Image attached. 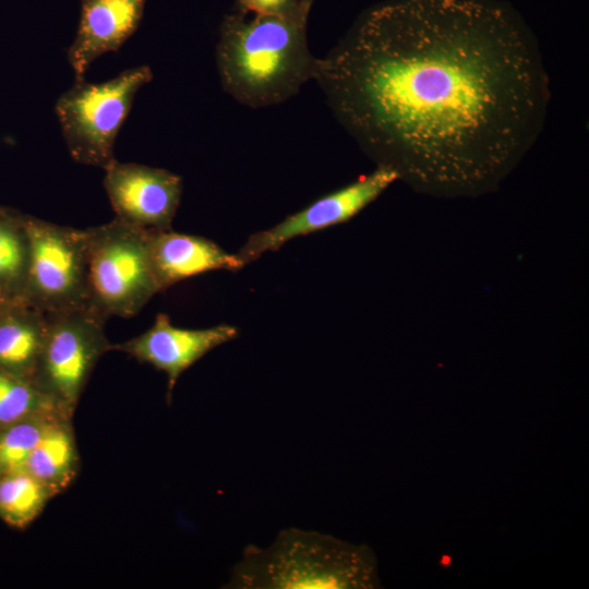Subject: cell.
<instances>
[{
	"instance_id": "cell-18",
	"label": "cell",
	"mask_w": 589,
	"mask_h": 589,
	"mask_svg": "<svg viewBox=\"0 0 589 589\" xmlns=\"http://www.w3.org/2000/svg\"><path fill=\"white\" fill-rule=\"evenodd\" d=\"M50 412L61 413L31 382L0 369V429L31 416Z\"/></svg>"
},
{
	"instance_id": "cell-19",
	"label": "cell",
	"mask_w": 589,
	"mask_h": 589,
	"mask_svg": "<svg viewBox=\"0 0 589 589\" xmlns=\"http://www.w3.org/2000/svg\"><path fill=\"white\" fill-rule=\"evenodd\" d=\"M238 12L254 15L275 16L298 22H306V13L300 0H236Z\"/></svg>"
},
{
	"instance_id": "cell-17",
	"label": "cell",
	"mask_w": 589,
	"mask_h": 589,
	"mask_svg": "<svg viewBox=\"0 0 589 589\" xmlns=\"http://www.w3.org/2000/svg\"><path fill=\"white\" fill-rule=\"evenodd\" d=\"M60 417L64 416L58 412L35 414L0 429V474L24 469L46 429Z\"/></svg>"
},
{
	"instance_id": "cell-13",
	"label": "cell",
	"mask_w": 589,
	"mask_h": 589,
	"mask_svg": "<svg viewBox=\"0 0 589 589\" xmlns=\"http://www.w3.org/2000/svg\"><path fill=\"white\" fill-rule=\"evenodd\" d=\"M47 314L26 302L0 306V369L32 383L47 332Z\"/></svg>"
},
{
	"instance_id": "cell-14",
	"label": "cell",
	"mask_w": 589,
	"mask_h": 589,
	"mask_svg": "<svg viewBox=\"0 0 589 589\" xmlns=\"http://www.w3.org/2000/svg\"><path fill=\"white\" fill-rule=\"evenodd\" d=\"M24 469L53 496L67 490L80 471V455L72 419L60 417L44 432Z\"/></svg>"
},
{
	"instance_id": "cell-6",
	"label": "cell",
	"mask_w": 589,
	"mask_h": 589,
	"mask_svg": "<svg viewBox=\"0 0 589 589\" xmlns=\"http://www.w3.org/2000/svg\"><path fill=\"white\" fill-rule=\"evenodd\" d=\"M47 320L32 384L72 419L95 365L112 350L105 334L107 318L84 306L48 313Z\"/></svg>"
},
{
	"instance_id": "cell-8",
	"label": "cell",
	"mask_w": 589,
	"mask_h": 589,
	"mask_svg": "<svg viewBox=\"0 0 589 589\" xmlns=\"http://www.w3.org/2000/svg\"><path fill=\"white\" fill-rule=\"evenodd\" d=\"M396 181L394 171L376 167L371 173L318 197L275 226L250 235L237 254L248 265L267 252L278 251L291 239L346 223Z\"/></svg>"
},
{
	"instance_id": "cell-5",
	"label": "cell",
	"mask_w": 589,
	"mask_h": 589,
	"mask_svg": "<svg viewBox=\"0 0 589 589\" xmlns=\"http://www.w3.org/2000/svg\"><path fill=\"white\" fill-rule=\"evenodd\" d=\"M146 230L115 218L87 228L88 305L104 317H131L160 292Z\"/></svg>"
},
{
	"instance_id": "cell-10",
	"label": "cell",
	"mask_w": 589,
	"mask_h": 589,
	"mask_svg": "<svg viewBox=\"0 0 589 589\" xmlns=\"http://www.w3.org/2000/svg\"><path fill=\"white\" fill-rule=\"evenodd\" d=\"M238 335V328L229 324L207 328L177 327L166 314L159 313L148 329L119 345H112V349L165 372L167 402L170 404L173 388L182 373L206 353L236 339Z\"/></svg>"
},
{
	"instance_id": "cell-2",
	"label": "cell",
	"mask_w": 589,
	"mask_h": 589,
	"mask_svg": "<svg viewBox=\"0 0 589 589\" xmlns=\"http://www.w3.org/2000/svg\"><path fill=\"white\" fill-rule=\"evenodd\" d=\"M318 58L306 39V22L275 16H225L216 45L224 91L251 108L279 105L314 79Z\"/></svg>"
},
{
	"instance_id": "cell-12",
	"label": "cell",
	"mask_w": 589,
	"mask_h": 589,
	"mask_svg": "<svg viewBox=\"0 0 589 589\" xmlns=\"http://www.w3.org/2000/svg\"><path fill=\"white\" fill-rule=\"evenodd\" d=\"M151 262L159 290L212 271L237 272L245 265L238 254L201 237L168 230H146Z\"/></svg>"
},
{
	"instance_id": "cell-9",
	"label": "cell",
	"mask_w": 589,
	"mask_h": 589,
	"mask_svg": "<svg viewBox=\"0 0 589 589\" xmlns=\"http://www.w3.org/2000/svg\"><path fill=\"white\" fill-rule=\"evenodd\" d=\"M105 171L104 188L117 219L142 229H171L183 189L180 176L117 160Z\"/></svg>"
},
{
	"instance_id": "cell-21",
	"label": "cell",
	"mask_w": 589,
	"mask_h": 589,
	"mask_svg": "<svg viewBox=\"0 0 589 589\" xmlns=\"http://www.w3.org/2000/svg\"><path fill=\"white\" fill-rule=\"evenodd\" d=\"M4 302H9V301H5V300L0 296V306H1Z\"/></svg>"
},
{
	"instance_id": "cell-1",
	"label": "cell",
	"mask_w": 589,
	"mask_h": 589,
	"mask_svg": "<svg viewBox=\"0 0 589 589\" xmlns=\"http://www.w3.org/2000/svg\"><path fill=\"white\" fill-rule=\"evenodd\" d=\"M313 81L376 167L445 199L498 190L550 101L532 35L488 0L381 4L318 58Z\"/></svg>"
},
{
	"instance_id": "cell-20",
	"label": "cell",
	"mask_w": 589,
	"mask_h": 589,
	"mask_svg": "<svg viewBox=\"0 0 589 589\" xmlns=\"http://www.w3.org/2000/svg\"><path fill=\"white\" fill-rule=\"evenodd\" d=\"M314 0H300L303 10L309 13Z\"/></svg>"
},
{
	"instance_id": "cell-11",
	"label": "cell",
	"mask_w": 589,
	"mask_h": 589,
	"mask_svg": "<svg viewBox=\"0 0 589 589\" xmlns=\"http://www.w3.org/2000/svg\"><path fill=\"white\" fill-rule=\"evenodd\" d=\"M146 0H81L76 35L67 50L75 81L100 56L118 51L136 32Z\"/></svg>"
},
{
	"instance_id": "cell-7",
	"label": "cell",
	"mask_w": 589,
	"mask_h": 589,
	"mask_svg": "<svg viewBox=\"0 0 589 589\" xmlns=\"http://www.w3.org/2000/svg\"><path fill=\"white\" fill-rule=\"evenodd\" d=\"M27 302L48 314L88 305V232L25 215Z\"/></svg>"
},
{
	"instance_id": "cell-4",
	"label": "cell",
	"mask_w": 589,
	"mask_h": 589,
	"mask_svg": "<svg viewBox=\"0 0 589 589\" xmlns=\"http://www.w3.org/2000/svg\"><path fill=\"white\" fill-rule=\"evenodd\" d=\"M153 79L147 65L122 71L103 83L75 81L55 111L71 157L106 170L116 161L113 146L137 92Z\"/></svg>"
},
{
	"instance_id": "cell-3",
	"label": "cell",
	"mask_w": 589,
	"mask_h": 589,
	"mask_svg": "<svg viewBox=\"0 0 589 589\" xmlns=\"http://www.w3.org/2000/svg\"><path fill=\"white\" fill-rule=\"evenodd\" d=\"M225 588L374 589L377 560L365 544L330 534L288 528L267 548L249 544Z\"/></svg>"
},
{
	"instance_id": "cell-16",
	"label": "cell",
	"mask_w": 589,
	"mask_h": 589,
	"mask_svg": "<svg viewBox=\"0 0 589 589\" xmlns=\"http://www.w3.org/2000/svg\"><path fill=\"white\" fill-rule=\"evenodd\" d=\"M53 494L25 469L0 474V519L24 529L43 512Z\"/></svg>"
},
{
	"instance_id": "cell-15",
	"label": "cell",
	"mask_w": 589,
	"mask_h": 589,
	"mask_svg": "<svg viewBox=\"0 0 589 589\" xmlns=\"http://www.w3.org/2000/svg\"><path fill=\"white\" fill-rule=\"evenodd\" d=\"M29 238L25 214L0 205V296L27 302Z\"/></svg>"
}]
</instances>
